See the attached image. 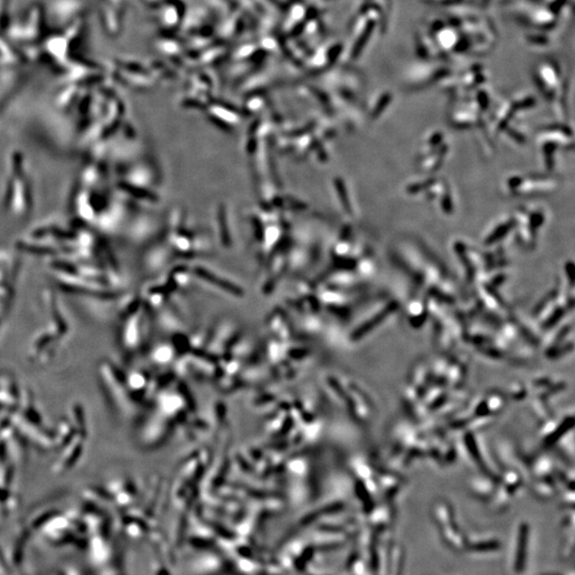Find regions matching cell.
I'll return each instance as SVG.
<instances>
[{
    "mask_svg": "<svg viewBox=\"0 0 575 575\" xmlns=\"http://www.w3.org/2000/svg\"><path fill=\"white\" fill-rule=\"evenodd\" d=\"M558 186L555 178L537 174L510 176L504 182L506 193L514 197L545 196L556 192Z\"/></svg>",
    "mask_w": 575,
    "mask_h": 575,
    "instance_id": "cell-1",
    "label": "cell"
},
{
    "mask_svg": "<svg viewBox=\"0 0 575 575\" xmlns=\"http://www.w3.org/2000/svg\"><path fill=\"white\" fill-rule=\"evenodd\" d=\"M514 232L517 241L522 248L533 251L536 248L539 230L545 224V215L543 209L519 207L512 215Z\"/></svg>",
    "mask_w": 575,
    "mask_h": 575,
    "instance_id": "cell-2",
    "label": "cell"
},
{
    "mask_svg": "<svg viewBox=\"0 0 575 575\" xmlns=\"http://www.w3.org/2000/svg\"><path fill=\"white\" fill-rule=\"evenodd\" d=\"M568 128L564 126L548 127L537 136V145L548 172H552L555 167V155L560 149H573L572 132Z\"/></svg>",
    "mask_w": 575,
    "mask_h": 575,
    "instance_id": "cell-3",
    "label": "cell"
},
{
    "mask_svg": "<svg viewBox=\"0 0 575 575\" xmlns=\"http://www.w3.org/2000/svg\"><path fill=\"white\" fill-rule=\"evenodd\" d=\"M434 519L440 529L444 543L456 552L466 550V536L455 521L453 508L448 502H436L433 508Z\"/></svg>",
    "mask_w": 575,
    "mask_h": 575,
    "instance_id": "cell-4",
    "label": "cell"
},
{
    "mask_svg": "<svg viewBox=\"0 0 575 575\" xmlns=\"http://www.w3.org/2000/svg\"><path fill=\"white\" fill-rule=\"evenodd\" d=\"M529 526L526 522H522L518 526L517 533L516 548H514L512 570L516 574H521L525 570L529 550Z\"/></svg>",
    "mask_w": 575,
    "mask_h": 575,
    "instance_id": "cell-5",
    "label": "cell"
},
{
    "mask_svg": "<svg viewBox=\"0 0 575 575\" xmlns=\"http://www.w3.org/2000/svg\"><path fill=\"white\" fill-rule=\"evenodd\" d=\"M448 153V144L442 145L439 149L426 155L419 156L417 168L421 173H434L441 168Z\"/></svg>",
    "mask_w": 575,
    "mask_h": 575,
    "instance_id": "cell-6",
    "label": "cell"
},
{
    "mask_svg": "<svg viewBox=\"0 0 575 575\" xmlns=\"http://www.w3.org/2000/svg\"><path fill=\"white\" fill-rule=\"evenodd\" d=\"M497 481L498 479L486 474L474 477L470 481L471 492L479 499L490 500L495 493Z\"/></svg>",
    "mask_w": 575,
    "mask_h": 575,
    "instance_id": "cell-7",
    "label": "cell"
},
{
    "mask_svg": "<svg viewBox=\"0 0 575 575\" xmlns=\"http://www.w3.org/2000/svg\"><path fill=\"white\" fill-rule=\"evenodd\" d=\"M514 222L512 217H505L501 220L499 223L495 224L492 228L491 232L486 234L484 239L483 245L485 248H490L492 245L501 243L510 232L514 230Z\"/></svg>",
    "mask_w": 575,
    "mask_h": 575,
    "instance_id": "cell-8",
    "label": "cell"
},
{
    "mask_svg": "<svg viewBox=\"0 0 575 575\" xmlns=\"http://www.w3.org/2000/svg\"><path fill=\"white\" fill-rule=\"evenodd\" d=\"M500 549H501V543L495 537L479 535V536L473 537V541L466 537V550L468 552L491 553V552H498Z\"/></svg>",
    "mask_w": 575,
    "mask_h": 575,
    "instance_id": "cell-9",
    "label": "cell"
},
{
    "mask_svg": "<svg viewBox=\"0 0 575 575\" xmlns=\"http://www.w3.org/2000/svg\"><path fill=\"white\" fill-rule=\"evenodd\" d=\"M404 485V481L394 473L379 472V489L388 500L394 499Z\"/></svg>",
    "mask_w": 575,
    "mask_h": 575,
    "instance_id": "cell-10",
    "label": "cell"
},
{
    "mask_svg": "<svg viewBox=\"0 0 575 575\" xmlns=\"http://www.w3.org/2000/svg\"><path fill=\"white\" fill-rule=\"evenodd\" d=\"M429 312L426 303L419 296L412 298V302L407 305V317L412 326L423 325Z\"/></svg>",
    "mask_w": 575,
    "mask_h": 575,
    "instance_id": "cell-11",
    "label": "cell"
}]
</instances>
